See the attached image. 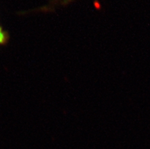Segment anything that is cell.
I'll list each match as a JSON object with an SVG mask.
<instances>
[{
	"instance_id": "1",
	"label": "cell",
	"mask_w": 150,
	"mask_h": 149,
	"mask_svg": "<svg viewBox=\"0 0 150 149\" xmlns=\"http://www.w3.org/2000/svg\"><path fill=\"white\" fill-rule=\"evenodd\" d=\"M8 40V34L0 26V45H5Z\"/></svg>"
}]
</instances>
